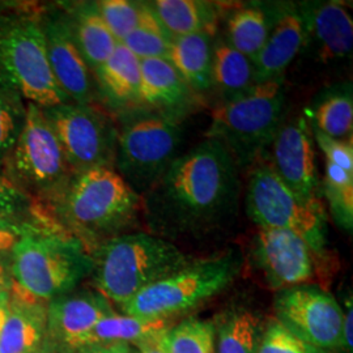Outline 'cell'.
<instances>
[{
  "label": "cell",
  "mask_w": 353,
  "mask_h": 353,
  "mask_svg": "<svg viewBox=\"0 0 353 353\" xmlns=\"http://www.w3.org/2000/svg\"><path fill=\"white\" fill-rule=\"evenodd\" d=\"M240 169L217 140L179 154L141 196V214L165 240L203 237L230 225L240 211Z\"/></svg>",
  "instance_id": "1"
},
{
  "label": "cell",
  "mask_w": 353,
  "mask_h": 353,
  "mask_svg": "<svg viewBox=\"0 0 353 353\" xmlns=\"http://www.w3.org/2000/svg\"><path fill=\"white\" fill-rule=\"evenodd\" d=\"M51 214L90 254L105 241L132 232L141 214V196L113 166H101L70 179Z\"/></svg>",
  "instance_id": "2"
},
{
  "label": "cell",
  "mask_w": 353,
  "mask_h": 353,
  "mask_svg": "<svg viewBox=\"0 0 353 353\" xmlns=\"http://www.w3.org/2000/svg\"><path fill=\"white\" fill-rule=\"evenodd\" d=\"M92 256L93 288L118 306L192 261L172 241L145 232L105 241Z\"/></svg>",
  "instance_id": "3"
},
{
  "label": "cell",
  "mask_w": 353,
  "mask_h": 353,
  "mask_svg": "<svg viewBox=\"0 0 353 353\" xmlns=\"http://www.w3.org/2000/svg\"><path fill=\"white\" fill-rule=\"evenodd\" d=\"M284 114L285 88L280 76L224 100L214 109L205 137L221 143L242 170L265 157Z\"/></svg>",
  "instance_id": "4"
},
{
  "label": "cell",
  "mask_w": 353,
  "mask_h": 353,
  "mask_svg": "<svg viewBox=\"0 0 353 353\" xmlns=\"http://www.w3.org/2000/svg\"><path fill=\"white\" fill-rule=\"evenodd\" d=\"M13 287L48 303L76 288L93 271V256L68 233L26 234L10 252Z\"/></svg>",
  "instance_id": "5"
},
{
  "label": "cell",
  "mask_w": 353,
  "mask_h": 353,
  "mask_svg": "<svg viewBox=\"0 0 353 353\" xmlns=\"http://www.w3.org/2000/svg\"><path fill=\"white\" fill-rule=\"evenodd\" d=\"M242 265L243 256L239 249L192 259L172 275L140 290L119 307L127 316L172 321L227 290L240 275Z\"/></svg>",
  "instance_id": "6"
},
{
  "label": "cell",
  "mask_w": 353,
  "mask_h": 353,
  "mask_svg": "<svg viewBox=\"0 0 353 353\" xmlns=\"http://www.w3.org/2000/svg\"><path fill=\"white\" fill-rule=\"evenodd\" d=\"M0 85L39 108L71 102L51 74L39 11L0 13Z\"/></svg>",
  "instance_id": "7"
},
{
  "label": "cell",
  "mask_w": 353,
  "mask_h": 353,
  "mask_svg": "<svg viewBox=\"0 0 353 353\" xmlns=\"http://www.w3.org/2000/svg\"><path fill=\"white\" fill-rule=\"evenodd\" d=\"M114 169L143 196L163 176L182 143L179 121L140 106L119 114Z\"/></svg>",
  "instance_id": "8"
},
{
  "label": "cell",
  "mask_w": 353,
  "mask_h": 353,
  "mask_svg": "<svg viewBox=\"0 0 353 353\" xmlns=\"http://www.w3.org/2000/svg\"><path fill=\"white\" fill-rule=\"evenodd\" d=\"M29 198L50 210L75 174L41 108L26 103V125L1 165Z\"/></svg>",
  "instance_id": "9"
},
{
  "label": "cell",
  "mask_w": 353,
  "mask_h": 353,
  "mask_svg": "<svg viewBox=\"0 0 353 353\" xmlns=\"http://www.w3.org/2000/svg\"><path fill=\"white\" fill-rule=\"evenodd\" d=\"M245 208L258 228L290 230L300 236L316 256L326 254L327 220L323 205L300 201L265 161L252 168Z\"/></svg>",
  "instance_id": "10"
},
{
  "label": "cell",
  "mask_w": 353,
  "mask_h": 353,
  "mask_svg": "<svg viewBox=\"0 0 353 353\" xmlns=\"http://www.w3.org/2000/svg\"><path fill=\"white\" fill-rule=\"evenodd\" d=\"M74 173L113 166L118 127L94 105L64 102L41 108Z\"/></svg>",
  "instance_id": "11"
},
{
  "label": "cell",
  "mask_w": 353,
  "mask_h": 353,
  "mask_svg": "<svg viewBox=\"0 0 353 353\" xmlns=\"http://www.w3.org/2000/svg\"><path fill=\"white\" fill-rule=\"evenodd\" d=\"M275 319L293 335L327 351H341L344 312L335 297L316 284L276 290Z\"/></svg>",
  "instance_id": "12"
},
{
  "label": "cell",
  "mask_w": 353,
  "mask_h": 353,
  "mask_svg": "<svg viewBox=\"0 0 353 353\" xmlns=\"http://www.w3.org/2000/svg\"><path fill=\"white\" fill-rule=\"evenodd\" d=\"M39 24L51 74L59 89L71 102L94 105V77L76 45L62 8L52 6L41 10Z\"/></svg>",
  "instance_id": "13"
},
{
  "label": "cell",
  "mask_w": 353,
  "mask_h": 353,
  "mask_svg": "<svg viewBox=\"0 0 353 353\" xmlns=\"http://www.w3.org/2000/svg\"><path fill=\"white\" fill-rule=\"evenodd\" d=\"M114 313L113 303L94 288L79 290L46 303V341L51 353H70L88 345L93 327Z\"/></svg>",
  "instance_id": "14"
},
{
  "label": "cell",
  "mask_w": 353,
  "mask_h": 353,
  "mask_svg": "<svg viewBox=\"0 0 353 353\" xmlns=\"http://www.w3.org/2000/svg\"><path fill=\"white\" fill-rule=\"evenodd\" d=\"M270 166L279 179L300 199L321 204L313 137L307 119L296 117L283 122L272 140Z\"/></svg>",
  "instance_id": "15"
},
{
  "label": "cell",
  "mask_w": 353,
  "mask_h": 353,
  "mask_svg": "<svg viewBox=\"0 0 353 353\" xmlns=\"http://www.w3.org/2000/svg\"><path fill=\"white\" fill-rule=\"evenodd\" d=\"M252 258L274 290L307 284L316 274V254L290 230L258 228L252 241Z\"/></svg>",
  "instance_id": "16"
},
{
  "label": "cell",
  "mask_w": 353,
  "mask_h": 353,
  "mask_svg": "<svg viewBox=\"0 0 353 353\" xmlns=\"http://www.w3.org/2000/svg\"><path fill=\"white\" fill-rule=\"evenodd\" d=\"M306 38L307 24L305 10L283 7L278 21L252 62L255 81L263 83L284 76V71L303 49Z\"/></svg>",
  "instance_id": "17"
},
{
  "label": "cell",
  "mask_w": 353,
  "mask_h": 353,
  "mask_svg": "<svg viewBox=\"0 0 353 353\" xmlns=\"http://www.w3.org/2000/svg\"><path fill=\"white\" fill-rule=\"evenodd\" d=\"M141 105L176 121L189 113L194 105V92L166 59L140 61Z\"/></svg>",
  "instance_id": "18"
},
{
  "label": "cell",
  "mask_w": 353,
  "mask_h": 353,
  "mask_svg": "<svg viewBox=\"0 0 353 353\" xmlns=\"http://www.w3.org/2000/svg\"><path fill=\"white\" fill-rule=\"evenodd\" d=\"M96 93L109 109L119 114L143 106L140 99V61L122 43L93 74Z\"/></svg>",
  "instance_id": "19"
},
{
  "label": "cell",
  "mask_w": 353,
  "mask_h": 353,
  "mask_svg": "<svg viewBox=\"0 0 353 353\" xmlns=\"http://www.w3.org/2000/svg\"><path fill=\"white\" fill-rule=\"evenodd\" d=\"M46 341V303L12 285L11 301L0 332V353H38Z\"/></svg>",
  "instance_id": "20"
},
{
  "label": "cell",
  "mask_w": 353,
  "mask_h": 353,
  "mask_svg": "<svg viewBox=\"0 0 353 353\" xmlns=\"http://www.w3.org/2000/svg\"><path fill=\"white\" fill-rule=\"evenodd\" d=\"M59 7L65 14L79 50L94 74L110 58L119 42L103 23L96 1L61 3Z\"/></svg>",
  "instance_id": "21"
},
{
  "label": "cell",
  "mask_w": 353,
  "mask_h": 353,
  "mask_svg": "<svg viewBox=\"0 0 353 353\" xmlns=\"http://www.w3.org/2000/svg\"><path fill=\"white\" fill-rule=\"evenodd\" d=\"M307 37L316 41V54L322 62L350 58L353 49L351 14L339 3H322L305 7Z\"/></svg>",
  "instance_id": "22"
},
{
  "label": "cell",
  "mask_w": 353,
  "mask_h": 353,
  "mask_svg": "<svg viewBox=\"0 0 353 353\" xmlns=\"http://www.w3.org/2000/svg\"><path fill=\"white\" fill-rule=\"evenodd\" d=\"M313 130L334 139L352 138L353 93L351 83L322 89L305 110Z\"/></svg>",
  "instance_id": "23"
},
{
  "label": "cell",
  "mask_w": 353,
  "mask_h": 353,
  "mask_svg": "<svg viewBox=\"0 0 353 353\" xmlns=\"http://www.w3.org/2000/svg\"><path fill=\"white\" fill-rule=\"evenodd\" d=\"M212 38L210 33H196L174 37L170 43L168 61L194 93L212 87Z\"/></svg>",
  "instance_id": "24"
},
{
  "label": "cell",
  "mask_w": 353,
  "mask_h": 353,
  "mask_svg": "<svg viewBox=\"0 0 353 353\" xmlns=\"http://www.w3.org/2000/svg\"><path fill=\"white\" fill-rule=\"evenodd\" d=\"M172 37L210 33L214 36L217 6L201 0H156L148 3Z\"/></svg>",
  "instance_id": "25"
},
{
  "label": "cell",
  "mask_w": 353,
  "mask_h": 353,
  "mask_svg": "<svg viewBox=\"0 0 353 353\" xmlns=\"http://www.w3.org/2000/svg\"><path fill=\"white\" fill-rule=\"evenodd\" d=\"M173 325L168 319H145L117 314L103 316L89 335L90 344H127L137 348L145 344H157L165 331Z\"/></svg>",
  "instance_id": "26"
},
{
  "label": "cell",
  "mask_w": 353,
  "mask_h": 353,
  "mask_svg": "<svg viewBox=\"0 0 353 353\" xmlns=\"http://www.w3.org/2000/svg\"><path fill=\"white\" fill-rule=\"evenodd\" d=\"M281 11L275 10V12H271L267 6L254 3L241 7L228 20V43L254 62Z\"/></svg>",
  "instance_id": "27"
},
{
  "label": "cell",
  "mask_w": 353,
  "mask_h": 353,
  "mask_svg": "<svg viewBox=\"0 0 353 353\" xmlns=\"http://www.w3.org/2000/svg\"><path fill=\"white\" fill-rule=\"evenodd\" d=\"M211 80L221 90L224 100L256 84L252 61L230 46L227 39H219L214 45Z\"/></svg>",
  "instance_id": "28"
},
{
  "label": "cell",
  "mask_w": 353,
  "mask_h": 353,
  "mask_svg": "<svg viewBox=\"0 0 353 353\" xmlns=\"http://www.w3.org/2000/svg\"><path fill=\"white\" fill-rule=\"evenodd\" d=\"M261 318L252 310L237 309L214 323L216 353H258L263 334Z\"/></svg>",
  "instance_id": "29"
},
{
  "label": "cell",
  "mask_w": 353,
  "mask_h": 353,
  "mask_svg": "<svg viewBox=\"0 0 353 353\" xmlns=\"http://www.w3.org/2000/svg\"><path fill=\"white\" fill-rule=\"evenodd\" d=\"M0 217L33 223L55 230H64L50 210L29 198L0 166Z\"/></svg>",
  "instance_id": "30"
},
{
  "label": "cell",
  "mask_w": 353,
  "mask_h": 353,
  "mask_svg": "<svg viewBox=\"0 0 353 353\" xmlns=\"http://www.w3.org/2000/svg\"><path fill=\"white\" fill-rule=\"evenodd\" d=\"M157 345L165 353H214V322L188 318L173 323Z\"/></svg>",
  "instance_id": "31"
},
{
  "label": "cell",
  "mask_w": 353,
  "mask_h": 353,
  "mask_svg": "<svg viewBox=\"0 0 353 353\" xmlns=\"http://www.w3.org/2000/svg\"><path fill=\"white\" fill-rule=\"evenodd\" d=\"M139 26L121 43L139 61L161 58L168 61L173 37L166 32L147 1Z\"/></svg>",
  "instance_id": "32"
},
{
  "label": "cell",
  "mask_w": 353,
  "mask_h": 353,
  "mask_svg": "<svg viewBox=\"0 0 353 353\" xmlns=\"http://www.w3.org/2000/svg\"><path fill=\"white\" fill-rule=\"evenodd\" d=\"M322 188L336 225L345 232H352L353 174L326 161V173Z\"/></svg>",
  "instance_id": "33"
},
{
  "label": "cell",
  "mask_w": 353,
  "mask_h": 353,
  "mask_svg": "<svg viewBox=\"0 0 353 353\" xmlns=\"http://www.w3.org/2000/svg\"><path fill=\"white\" fill-rule=\"evenodd\" d=\"M26 103L17 92L0 85V166L26 125Z\"/></svg>",
  "instance_id": "34"
},
{
  "label": "cell",
  "mask_w": 353,
  "mask_h": 353,
  "mask_svg": "<svg viewBox=\"0 0 353 353\" xmlns=\"http://www.w3.org/2000/svg\"><path fill=\"white\" fill-rule=\"evenodd\" d=\"M103 23L114 38L121 43L139 26L145 3L130 0H101L96 1Z\"/></svg>",
  "instance_id": "35"
},
{
  "label": "cell",
  "mask_w": 353,
  "mask_h": 353,
  "mask_svg": "<svg viewBox=\"0 0 353 353\" xmlns=\"http://www.w3.org/2000/svg\"><path fill=\"white\" fill-rule=\"evenodd\" d=\"M258 353H334L322 350L293 335L278 321L270 319L263 327Z\"/></svg>",
  "instance_id": "36"
},
{
  "label": "cell",
  "mask_w": 353,
  "mask_h": 353,
  "mask_svg": "<svg viewBox=\"0 0 353 353\" xmlns=\"http://www.w3.org/2000/svg\"><path fill=\"white\" fill-rule=\"evenodd\" d=\"M313 137L316 138L321 151L326 156V161L353 174L352 138L345 140L334 139L316 130H313Z\"/></svg>",
  "instance_id": "37"
},
{
  "label": "cell",
  "mask_w": 353,
  "mask_h": 353,
  "mask_svg": "<svg viewBox=\"0 0 353 353\" xmlns=\"http://www.w3.org/2000/svg\"><path fill=\"white\" fill-rule=\"evenodd\" d=\"M37 232L67 233L63 230H55V229L42 227L38 224H33V223L17 221V220L0 217V254H10L12 252L14 245L23 237H26V234L37 233Z\"/></svg>",
  "instance_id": "38"
},
{
  "label": "cell",
  "mask_w": 353,
  "mask_h": 353,
  "mask_svg": "<svg viewBox=\"0 0 353 353\" xmlns=\"http://www.w3.org/2000/svg\"><path fill=\"white\" fill-rule=\"evenodd\" d=\"M344 312L343 319V330H341V351L344 353H352V325H353V305L352 297L347 301V307Z\"/></svg>",
  "instance_id": "39"
},
{
  "label": "cell",
  "mask_w": 353,
  "mask_h": 353,
  "mask_svg": "<svg viewBox=\"0 0 353 353\" xmlns=\"http://www.w3.org/2000/svg\"><path fill=\"white\" fill-rule=\"evenodd\" d=\"M70 353H134V348L127 344H90Z\"/></svg>",
  "instance_id": "40"
},
{
  "label": "cell",
  "mask_w": 353,
  "mask_h": 353,
  "mask_svg": "<svg viewBox=\"0 0 353 353\" xmlns=\"http://www.w3.org/2000/svg\"><path fill=\"white\" fill-rule=\"evenodd\" d=\"M12 285L10 254H0V293L12 290Z\"/></svg>",
  "instance_id": "41"
},
{
  "label": "cell",
  "mask_w": 353,
  "mask_h": 353,
  "mask_svg": "<svg viewBox=\"0 0 353 353\" xmlns=\"http://www.w3.org/2000/svg\"><path fill=\"white\" fill-rule=\"evenodd\" d=\"M10 301H11V290L1 292L0 293V332H1V328L4 326L6 318L8 314Z\"/></svg>",
  "instance_id": "42"
},
{
  "label": "cell",
  "mask_w": 353,
  "mask_h": 353,
  "mask_svg": "<svg viewBox=\"0 0 353 353\" xmlns=\"http://www.w3.org/2000/svg\"><path fill=\"white\" fill-rule=\"evenodd\" d=\"M134 353H165L157 344H145L134 348Z\"/></svg>",
  "instance_id": "43"
},
{
  "label": "cell",
  "mask_w": 353,
  "mask_h": 353,
  "mask_svg": "<svg viewBox=\"0 0 353 353\" xmlns=\"http://www.w3.org/2000/svg\"><path fill=\"white\" fill-rule=\"evenodd\" d=\"M38 353H51V352H49V351H46V350H42V351H41V352H38Z\"/></svg>",
  "instance_id": "44"
}]
</instances>
